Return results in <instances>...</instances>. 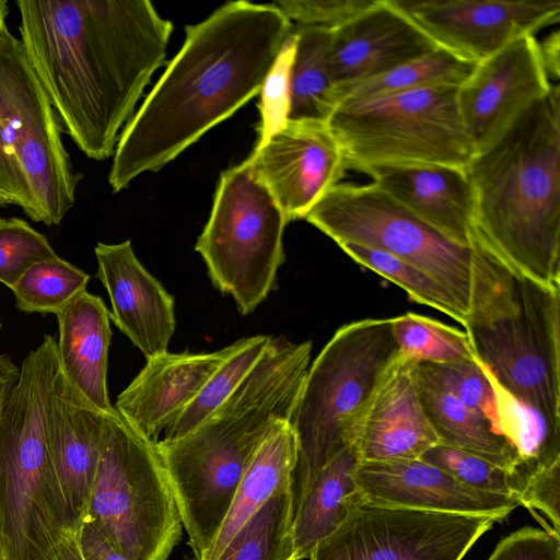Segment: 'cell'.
Masks as SVG:
<instances>
[{
  "label": "cell",
  "mask_w": 560,
  "mask_h": 560,
  "mask_svg": "<svg viewBox=\"0 0 560 560\" xmlns=\"http://www.w3.org/2000/svg\"><path fill=\"white\" fill-rule=\"evenodd\" d=\"M15 4L25 56L62 131L89 159L113 156L121 128L165 63L173 23L149 0Z\"/></svg>",
  "instance_id": "6da1fadb"
},
{
  "label": "cell",
  "mask_w": 560,
  "mask_h": 560,
  "mask_svg": "<svg viewBox=\"0 0 560 560\" xmlns=\"http://www.w3.org/2000/svg\"><path fill=\"white\" fill-rule=\"evenodd\" d=\"M293 42L273 4L229 1L185 27V40L124 127L108 183L118 192L158 172L259 94Z\"/></svg>",
  "instance_id": "7a4b0ae2"
},
{
  "label": "cell",
  "mask_w": 560,
  "mask_h": 560,
  "mask_svg": "<svg viewBox=\"0 0 560 560\" xmlns=\"http://www.w3.org/2000/svg\"><path fill=\"white\" fill-rule=\"evenodd\" d=\"M475 234L513 270L560 287V92L528 108L467 166Z\"/></svg>",
  "instance_id": "3957f363"
},
{
  "label": "cell",
  "mask_w": 560,
  "mask_h": 560,
  "mask_svg": "<svg viewBox=\"0 0 560 560\" xmlns=\"http://www.w3.org/2000/svg\"><path fill=\"white\" fill-rule=\"evenodd\" d=\"M463 326L475 359L560 441V287L505 265L485 244Z\"/></svg>",
  "instance_id": "277c9868"
},
{
  "label": "cell",
  "mask_w": 560,
  "mask_h": 560,
  "mask_svg": "<svg viewBox=\"0 0 560 560\" xmlns=\"http://www.w3.org/2000/svg\"><path fill=\"white\" fill-rule=\"evenodd\" d=\"M46 335L24 358L0 415V556L55 560L74 529L52 463L47 409L58 371Z\"/></svg>",
  "instance_id": "5b68a950"
},
{
  "label": "cell",
  "mask_w": 560,
  "mask_h": 560,
  "mask_svg": "<svg viewBox=\"0 0 560 560\" xmlns=\"http://www.w3.org/2000/svg\"><path fill=\"white\" fill-rule=\"evenodd\" d=\"M393 318L341 326L310 364L289 423L296 439L292 501L310 479L350 446L353 422L400 355Z\"/></svg>",
  "instance_id": "8992f818"
},
{
  "label": "cell",
  "mask_w": 560,
  "mask_h": 560,
  "mask_svg": "<svg viewBox=\"0 0 560 560\" xmlns=\"http://www.w3.org/2000/svg\"><path fill=\"white\" fill-rule=\"evenodd\" d=\"M457 89L436 85L338 104L327 126L347 168L438 164L467 168L475 149L457 107Z\"/></svg>",
  "instance_id": "52a82bcc"
},
{
  "label": "cell",
  "mask_w": 560,
  "mask_h": 560,
  "mask_svg": "<svg viewBox=\"0 0 560 560\" xmlns=\"http://www.w3.org/2000/svg\"><path fill=\"white\" fill-rule=\"evenodd\" d=\"M130 560H168L183 523L155 443L106 416L85 517Z\"/></svg>",
  "instance_id": "ba28073f"
},
{
  "label": "cell",
  "mask_w": 560,
  "mask_h": 560,
  "mask_svg": "<svg viewBox=\"0 0 560 560\" xmlns=\"http://www.w3.org/2000/svg\"><path fill=\"white\" fill-rule=\"evenodd\" d=\"M288 221L247 160L222 172L195 250L212 284L248 315L277 288Z\"/></svg>",
  "instance_id": "9c48e42d"
},
{
  "label": "cell",
  "mask_w": 560,
  "mask_h": 560,
  "mask_svg": "<svg viewBox=\"0 0 560 560\" xmlns=\"http://www.w3.org/2000/svg\"><path fill=\"white\" fill-rule=\"evenodd\" d=\"M337 244L386 252L447 289L469 314L479 252L476 240L458 245L417 218L374 183L337 184L304 218Z\"/></svg>",
  "instance_id": "30bf717a"
},
{
  "label": "cell",
  "mask_w": 560,
  "mask_h": 560,
  "mask_svg": "<svg viewBox=\"0 0 560 560\" xmlns=\"http://www.w3.org/2000/svg\"><path fill=\"white\" fill-rule=\"evenodd\" d=\"M0 125L27 182L33 221L59 224L74 206L83 175L73 170L58 116L8 27L0 33Z\"/></svg>",
  "instance_id": "8fae6325"
},
{
  "label": "cell",
  "mask_w": 560,
  "mask_h": 560,
  "mask_svg": "<svg viewBox=\"0 0 560 560\" xmlns=\"http://www.w3.org/2000/svg\"><path fill=\"white\" fill-rule=\"evenodd\" d=\"M494 522L488 515L365 501L315 547L310 560H462Z\"/></svg>",
  "instance_id": "7c38bea8"
},
{
  "label": "cell",
  "mask_w": 560,
  "mask_h": 560,
  "mask_svg": "<svg viewBox=\"0 0 560 560\" xmlns=\"http://www.w3.org/2000/svg\"><path fill=\"white\" fill-rule=\"evenodd\" d=\"M551 82L533 34L520 36L478 62L457 89V107L478 154L497 142ZM475 154V155H476Z\"/></svg>",
  "instance_id": "4fadbf2b"
},
{
  "label": "cell",
  "mask_w": 560,
  "mask_h": 560,
  "mask_svg": "<svg viewBox=\"0 0 560 560\" xmlns=\"http://www.w3.org/2000/svg\"><path fill=\"white\" fill-rule=\"evenodd\" d=\"M434 43L478 63L511 40L560 20L559 0H394Z\"/></svg>",
  "instance_id": "5bb4252c"
},
{
  "label": "cell",
  "mask_w": 560,
  "mask_h": 560,
  "mask_svg": "<svg viewBox=\"0 0 560 560\" xmlns=\"http://www.w3.org/2000/svg\"><path fill=\"white\" fill-rule=\"evenodd\" d=\"M246 160L288 223L304 219L347 170L339 142L319 121L279 120L264 130Z\"/></svg>",
  "instance_id": "9a60e30c"
},
{
  "label": "cell",
  "mask_w": 560,
  "mask_h": 560,
  "mask_svg": "<svg viewBox=\"0 0 560 560\" xmlns=\"http://www.w3.org/2000/svg\"><path fill=\"white\" fill-rule=\"evenodd\" d=\"M436 48L394 0H373L330 33L334 96L345 86L384 73Z\"/></svg>",
  "instance_id": "2e32d148"
},
{
  "label": "cell",
  "mask_w": 560,
  "mask_h": 560,
  "mask_svg": "<svg viewBox=\"0 0 560 560\" xmlns=\"http://www.w3.org/2000/svg\"><path fill=\"white\" fill-rule=\"evenodd\" d=\"M415 364L399 355L355 418L349 444L360 462L416 459L439 444L419 399Z\"/></svg>",
  "instance_id": "e0dca14e"
},
{
  "label": "cell",
  "mask_w": 560,
  "mask_h": 560,
  "mask_svg": "<svg viewBox=\"0 0 560 560\" xmlns=\"http://www.w3.org/2000/svg\"><path fill=\"white\" fill-rule=\"evenodd\" d=\"M355 478L366 501L377 504L488 515L498 522L520 505L516 497L471 489L420 458L360 462Z\"/></svg>",
  "instance_id": "ac0fdd59"
},
{
  "label": "cell",
  "mask_w": 560,
  "mask_h": 560,
  "mask_svg": "<svg viewBox=\"0 0 560 560\" xmlns=\"http://www.w3.org/2000/svg\"><path fill=\"white\" fill-rule=\"evenodd\" d=\"M94 254L114 324L145 359L167 351L176 327L174 296L139 261L130 241L100 242Z\"/></svg>",
  "instance_id": "d6986e66"
},
{
  "label": "cell",
  "mask_w": 560,
  "mask_h": 560,
  "mask_svg": "<svg viewBox=\"0 0 560 560\" xmlns=\"http://www.w3.org/2000/svg\"><path fill=\"white\" fill-rule=\"evenodd\" d=\"M238 341L214 352L165 351L147 363L118 395L114 408L136 431L156 443L159 435L196 398Z\"/></svg>",
  "instance_id": "ffe728a7"
},
{
  "label": "cell",
  "mask_w": 560,
  "mask_h": 560,
  "mask_svg": "<svg viewBox=\"0 0 560 560\" xmlns=\"http://www.w3.org/2000/svg\"><path fill=\"white\" fill-rule=\"evenodd\" d=\"M106 416L72 387L58 366L47 409V433L74 533L88 511Z\"/></svg>",
  "instance_id": "44dd1931"
},
{
  "label": "cell",
  "mask_w": 560,
  "mask_h": 560,
  "mask_svg": "<svg viewBox=\"0 0 560 560\" xmlns=\"http://www.w3.org/2000/svg\"><path fill=\"white\" fill-rule=\"evenodd\" d=\"M378 188L450 241L470 246L475 200L467 168L438 164L384 165L365 172Z\"/></svg>",
  "instance_id": "7402d4cb"
},
{
  "label": "cell",
  "mask_w": 560,
  "mask_h": 560,
  "mask_svg": "<svg viewBox=\"0 0 560 560\" xmlns=\"http://www.w3.org/2000/svg\"><path fill=\"white\" fill-rule=\"evenodd\" d=\"M56 316V350L61 373L89 404L105 415H116L107 389L112 329L104 301L84 291Z\"/></svg>",
  "instance_id": "603a6c76"
},
{
  "label": "cell",
  "mask_w": 560,
  "mask_h": 560,
  "mask_svg": "<svg viewBox=\"0 0 560 560\" xmlns=\"http://www.w3.org/2000/svg\"><path fill=\"white\" fill-rule=\"evenodd\" d=\"M359 463L354 447H347L318 470L292 501L295 560L310 559L315 547L366 501L355 478Z\"/></svg>",
  "instance_id": "cb8c5ba5"
},
{
  "label": "cell",
  "mask_w": 560,
  "mask_h": 560,
  "mask_svg": "<svg viewBox=\"0 0 560 560\" xmlns=\"http://www.w3.org/2000/svg\"><path fill=\"white\" fill-rule=\"evenodd\" d=\"M296 439L288 420L276 423L257 450L206 560H217L235 533L281 489L291 486Z\"/></svg>",
  "instance_id": "d4e9b609"
},
{
  "label": "cell",
  "mask_w": 560,
  "mask_h": 560,
  "mask_svg": "<svg viewBox=\"0 0 560 560\" xmlns=\"http://www.w3.org/2000/svg\"><path fill=\"white\" fill-rule=\"evenodd\" d=\"M416 378L421 406L439 444L477 455L521 478L520 455L508 438L488 420L417 372Z\"/></svg>",
  "instance_id": "484cf974"
},
{
  "label": "cell",
  "mask_w": 560,
  "mask_h": 560,
  "mask_svg": "<svg viewBox=\"0 0 560 560\" xmlns=\"http://www.w3.org/2000/svg\"><path fill=\"white\" fill-rule=\"evenodd\" d=\"M330 33L325 28L293 25L285 119L327 122L332 114L336 100L329 65Z\"/></svg>",
  "instance_id": "4316f807"
},
{
  "label": "cell",
  "mask_w": 560,
  "mask_h": 560,
  "mask_svg": "<svg viewBox=\"0 0 560 560\" xmlns=\"http://www.w3.org/2000/svg\"><path fill=\"white\" fill-rule=\"evenodd\" d=\"M476 65L438 47L422 57L336 91V106L429 86H459Z\"/></svg>",
  "instance_id": "83f0119b"
},
{
  "label": "cell",
  "mask_w": 560,
  "mask_h": 560,
  "mask_svg": "<svg viewBox=\"0 0 560 560\" xmlns=\"http://www.w3.org/2000/svg\"><path fill=\"white\" fill-rule=\"evenodd\" d=\"M292 485L272 497L235 533L217 560H295Z\"/></svg>",
  "instance_id": "f1b7e54d"
},
{
  "label": "cell",
  "mask_w": 560,
  "mask_h": 560,
  "mask_svg": "<svg viewBox=\"0 0 560 560\" xmlns=\"http://www.w3.org/2000/svg\"><path fill=\"white\" fill-rule=\"evenodd\" d=\"M271 336L242 338L235 351L209 377L196 398L164 430L166 440L185 435L210 416L242 383L264 354Z\"/></svg>",
  "instance_id": "f546056e"
},
{
  "label": "cell",
  "mask_w": 560,
  "mask_h": 560,
  "mask_svg": "<svg viewBox=\"0 0 560 560\" xmlns=\"http://www.w3.org/2000/svg\"><path fill=\"white\" fill-rule=\"evenodd\" d=\"M90 276L59 256L34 264L11 288L25 313L55 314L86 291Z\"/></svg>",
  "instance_id": "4dcf8cb0"
},
{
  "label": "cell",
  "mask_w": 560,
  "mask_h": 560,
  "mask_svg": "<svg viewBox=\"0 0 560 560\" xmlns=\"http://www.w3.org/2000/svg\"><path fill=\"white\" fill-rule=\"evenodd\" d=\"M338 245L354 261L404 289L417 303L436 308L464 324L467 313L452 293L420 269L383 250L349 242Z\"/></svg>",
  "instance_id": "1f68e13d"
},
{
  "label": "cell",
  "mask_w": 560,
  "mask_h": 560,
  "mask_svg": "<svg viewBox=\"0 0 560 560\" xmlns=\"http://www.w3.org/2000/svg\"><path fill=\"white\" fill-rule=\"evenodd\" d=\"M393 335L402 358L415 363H447L474 358L465 331L415 313L393 317Z\"/></svg>",
  "instance_id": "d6a6232c"
},
{
  "label": "cell",
  "mask_w": 560,
  "mask_h": 560,
  "mask_svg": "<svg viewBox=\"0 0 560 560\" xmlns=\"http://www.w3.org/2000/svg\"><path fill=\"white\" fill-rule=\"evenodd\" d=\"M420 459L478 491L512 495L518 500L525 487L516 474L477 455L443 444L427 450Z\"/></svg>",
  "instance_id": "836d02e7"
},
{
  "label": "cell",
  "mask_w": 560,
  "mask_h": 560,
  "mask_svg": "<svg viewBox=\"0 0 560 560\" xmlns=\"http://www.w3.org/2000/svg\"><path fill=\"white\" fill-rule=\"evenodd\" d=\"M58 256L46 236L20 218L0 221V282L11 289L34 264Z\"/></svg>",
  "instance_id": "e575fe53"
},
{
  "label": "cell",
  "mask_w": 560,
  "mask_h": 560,
  "mask_svg": "<svg viewBox=\"0 0 560 560\" xmlns=\"http://www.w3.org/2000/svg\"><path fill=\"white\" fill-rule=\"evenodd\" d=\"M372 2L373 0H279L272 3L293 25L334 31Z\"/></svg>",
  "instance_id": "d590c367"
},
{
  "label": "cell",
  "mask_w": 560,
  "mask_h": 560,
  "mask_svg": "<svg viewBox=\"0 0 560 560\" xmlns=\"http://www.w3.org/2000/svg\"><path fill=\"white\" fill-rule=\"evenodd\" d=\"M488 560H560V535L522 527L501 539Z\"/></svg>",
  "instance_id": "8d00e7d4"
},
{
  "label": "cell",
  "mask_w": 560,
  "mask_h": 560,
  "mask_svg": "<svg viewBox=\"0 0 560 560\" xmlns=\"http://www.w3.org/2000/svg\"><path fill=\"white\" fill-rule=\"evenodd\" d=\"M520 505L540 511L560 535V458L536 469L518 497Z\"/></svg>",
  "instance_id": "74e56055"
},
{
  "label": "cell",
  "mask_w": 560,
  "mask_h": 560,
  "mask_svg": "<svg viewBox=\"0 0 560 560\" xmlns=\"http://www.w3.org/2000/svg\"><path fill=\"white\" fill-rule=\"evenodd\" d=\"M0 191L34 220V205L25 176L11 152L0 125Z\"/></svg>",
  "instance_id": "f35d334b"
},
{
  "label": "cell",
  "mask_w": 560,
  "mask_h": 560,
  "mask_svg": "<svg viewBox=\"0 0 560 560\" xmlns=\"http://www.w3.org/2000/svg\"><path fill=\"white\" fill-rule=\"evenodd\" d=\"M82 560H130L93 523L84 518L74 534Z\"/></svg>",
  "instance_id": "ab89813d"
},
{
  "label": "cell",
  "mask_w": 560,
  "mask_h": 560,
  "mask_svg": "<svg viewBox=\"0 0 560 560\" xmlns=\"http://www.w3.org/2000/svg\"><path fill=\"white\" fill-rule=\"evenodd\" d=\"M559 48L560 35L558 31L552 32L542 42H539L540 55L550 81L558 83L559 80Z\"/></svg>",
  "instance_id": "60d3db41"
},
{
  "label": "cell",
  "mask_w": 560,
  "mask_h": 560,
  "mask_svg": "<svg viewBox=\"0 0 560 560\" xmlns=\"http://www.w3.org/2000/svg\"><path fill=\"white\" fill-rule=\"evenodd\" d=\"M20 368L7 354H0V415L4 400L18 382Z\"/></svg>",
  "instance_id": "b9f144b4"
},
{
  "label": "cell",
  "mask_w": 560,
  "mask_h": 560,
  "mask_svg": "<svg viewBox=\"0 0 560 560\" xmlns=\"http://www.w3.org/2000/svg\"><path fill=\"white\" fill-rule=\"evenodd\" d=\"M55 560H82L74 536L63 544Z\"/></svg>",
  "instance_id": "7bdbcfd3"
},
{
  "label": "cell",
  "mask_w": 560,
  "mask_h": 560,
  "mask_svg": "<svg viewBox=\"0 0 560 560\" xmlns=\"http://www.w3.org/2000/svg\"><path fill=\"white\" fill-rule=\"evenodd\" d=\"M9 3L5 0H0V33L7 28L5 20L9 15Z\"/></svg>",
  "instance_id": "ee69618b"
},
{
  "label": "cell",
  "mask_w": 560,
  "mask_h": 560,
  "mask_svg": "<svg viewBox=\"0 0 560 560\" xmlns=\"http://www.w3.org/2000/svg\"><path fill=\"white\" fill-rule=\"evenodd\" d=\"M13 205L11 199L0 191V208Z\"/></svg>",
  "instance_id": "f6af8a7d"
},
{
  "label": "cell",
  "mask_w": 560,
  "mask_h": 560,
  "mask_svg": "<svg viewBox=\"0 0 560 560\" xmlns=\"http://www.w3.org/2000/svg\"><path fill=\"white\" fill-rule=\"evenodd\" d=\"M184 560H196V558H185Z\"/></svg>",
  "instance_id": "bcb514c9"
},
{
  "label": "cell",
  "mask_w": 560,
  "mask_h": 560,
  "mask_svg": "<svg viewBox=\"0 0 560 560\" xmlns=\"http://www.w3.org/2000/svg\"><path fill=\"white\" fill-rule=\"evenodd\" d=\"M0 560H2L1 556H0Z\"/></svg>",
  "instance_id": "7dc6e473"
},
{
  "label": "cell",
  "mask_w": 560,
  "mask_h": 560,
  "mask_svg": "<svg viewBox=\"0 0 560 560\" xmlns=\"http://www.w3.org/2000/svg\"><path fill=\"white\" fill-rule=\"evenodd\" d=\"M2 218H0V221H1Z\"/></svg>",
  "instance_id": "c3c4849f"
},
{
  "label": "cell",
  "mask_w": 560,
  "mask_h": 560,
  "mask_svg": "<svg viewBox=\"0 0 560 560\" xmlns=\"http://www.w3.org/2000/svg\"><path fill=\"white\" fill-rule=\"evenodd\" d=\"M0 328H1V324H0Z\"/></svg>",
  "instance_id": "681fc988"
}]
</instances>
